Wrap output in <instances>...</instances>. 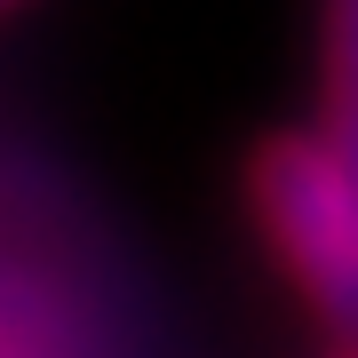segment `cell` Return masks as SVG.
Masks as SVG:
<instances>
[{
  "label": "cell",
  "mask_w": 358,
  "mask_h": 358,
  "mask_svg": "<svg viewBox=\"0 0 358 358\" xmlns=\"http://www.w3.org/2000/svg\"><path fill=\"white\" fill-rule=\"evenodd\" d=\"M255 215L310 310L358 350V176L319 136H271L255 152Z\"/></svg>",
  "instance_id": "cell-1"
},
{
  "label": "cell",
  "mask_w": 358,
  "mask_h": 358,
  "mask_svg": "<svg viewBox=\"0 0 358 358\" xmlns=\"http://www.w3.org/2000/svg\"><path fill=\"white\" fill-rule=\"evenodd\" d=\"M319 143L358 176V0L319 8Z\"/></svg>",
  "instance_id": "cell-2"
},
{
  "label": "cell",
  "mask_w": 358,
  "mask_h": 358,
  "mask_svg": "<svg viewBox=\"0 0 358 358\" xmlns=\"http://www.w3.org/2000/svg\"><path fill=\"white\" fill-rule=\"evenodd\" d=\"M0 8H16V0H0Z\"/></svg>",
  "instance_id": "cell-3"
}]
</instances>
